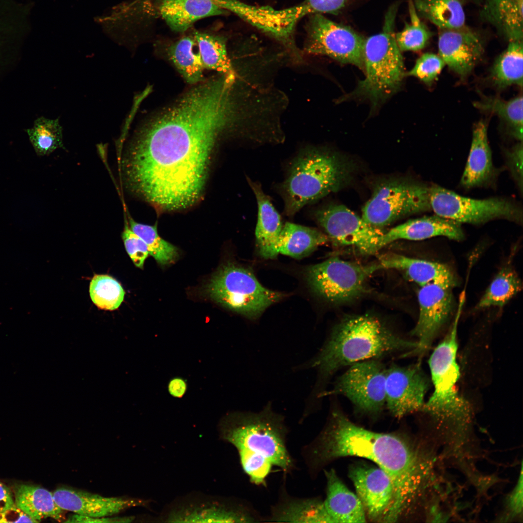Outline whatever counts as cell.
Segmentation results:
<instances>
[{"label":"cell","instance_id":"cell-38","mask_svg":"<svg viewBox=\"0 0 523 523\" xmlns=\"http://www.w3.org/2000/svg\"><path fill=\"white\" fill-rule=\"evenodd\" d=\"M26 132L38 156L49 155L58 149L64 148L62 128L59 118L39 117L35 120L32 127L27 129Z\"/></svg>","mask_w":523,"mask_h":523},{"label":"cell","instance_id":"cell-16","mask_svg":"<svg viewBox=\"0 0 523 523\" xmlns=\"http://www.w3.org/2000/svg\"><path fill=\"white\" fill-rule=\"evenodd\" d=\"M318 223L336 244L351 246L364 254H372L381 249L385 233L342 205L328 206L315 213Z\"/></svg>","mask_w":523,"mask_h":523},{"label":"cell","instance_id":"cell-9","mask_svg":"<svg viewBox=\"0 0 523 523\" xmlns=\"http://www.w3.org/2000/svg\"><path fill=\"white\" fill-rule=\"evenodd\" d=\"M206 291L215 302L252 320L285 295L264 287L251 270L232 263L219 269Z\"/></svg>","mask_w":523,"mask_h":523},{"label":"cell","instance_id":"cell-2","mask_svg":"<svg viewBox=\"0 0 523 523\" xmlns=\"http://www.w3.org/2000/svg\"><path fill=\"white\" fill-rule=\"evenodd\" d=\"M302 455L315 473L338 458L355 456L376 463L389 477L393 499L384 523H395L412 513L422 495L428 474L427 461L419 449L399 435L366 430L334 410L324 429Z\"/></svg>","mask_w":523,"mask_h":523},{"label":"cell","instance_id":"cell-46","mask_svg":"<svg viewBox=\"0 0 523 523\" xmlns=\"http://www.w3.org/2000/svg\"><path fill=\"white\" fill-rule=\"evenodd\" d=\"M134 517H113L108 518L102 517V518H92L88 517L86 516L76 514L70 517L68 520L66 521V522L69 523H92V522H101V523H112V522H131L134 520Z\"/></svg>","mask_w":523,"mask_h":523},{"label":"cell","instance_id":"cell-6","mask_svg":"<svg viewBox=\"0 0 523 523\" xmlns=\"http://www.w3.org/2000/svg\"><path fill=\"white\" fill-rule=\"evenodd\" d=\"M350 170L347 162L333 153L315 148L302 151L281 186L286 215L292 216L305 205L340 189Z\"/></svg>","mask_w":523,"mask_h":523},{"label":"cell","instance_id":"cell-47","mask_svg":"<svg viewBox=\"0 0 523 523\" xmlns=\"http://www.w3.org/2000/svg\"><path fill=\"white\" fill-rule=\"evenodd\" d=\"M187 389V383L184 379L181 377L173 378L168 383V392L170 396L174 398H182L185 394Z\"/></svg>","mask_w":523,"mask_h":523},{"label":"cell","instance_id":"cell-1","mask_svg":"<svg viewBox=\"0 0 523 523\" xmlns=\"http://www.w3.org/2000/svg\"><path fill=\"white\" fill-rule=\"evenodd\" d=\"M223 78L198 83L138 127L122 161L123 184L156 208L184 209L200 198L215 146L235 118Z\"/></svg>","mask_w":523,"mask_h":523},{"label":"cell","instance_id":"cell-14","mask_svg":"<svg viewBox=\"0 0 523 523\" xmlns=\"http://www.w3.org/2000/svg\"><path fill=\"white\" fill-rule=\"evenodd\" d=\"M386 370L375 359L354 363L337 378L332 388L320 395V400L327 396L342 395L362 413H379L385 405Z\"/></svg>","mask_w":523,"mask_h":523},{"label":"cell","instance_id":"cell-31","mask_svg":"<svg viewBox=\"0 0 523 523\" xmlns=\"http://www.w3.org/2000/svg\"><path fill=\"white\" fill-rule=\"evenodd\" d=\"M329 240L317 229L287 222L283 226L278 242V253L301 259Z\"/></svg>","mask_w":523,"mask_h":523},{"label":"cell","instance_id":"cell-18","mask_svg":"<svg viewBox=\"0 0 523 523\" xmlns=\"http://www.w3.org/2000/svg\"><path fill=\"white\" fill-rule=\"evenodd\" d=\"M429 381L417 364L392 365L386 370L385 405L391 414L400 418L422 410Z\"/></svg>","mask_w":523,"mask_h":523},{"label":"cell","instance_id":"cell-30","mask_svg":"<svg viewBox=\"0 0 523 523\" xmlns=\"http://www.w3.org/2000/svg\"><path fill=\"white\" fill-rule=\"evenodd\" d=\"M15 506L36 523L51 518L58 521L63 519L62 509L55 502L53 493L39 486L19 484L13 488Z\"/></svg>","mask_w":523,"mask_h":523},{"label":"cell","instance_id":"cell-41","mask_svg":"<svg viewBox=\"0 0 523 523\" xmlns=\"http://www.w3.org/2000/svg\"><path fill=\"white\" fill-rule=\"evenodd\" d=\"M410 23H406L402 31L395 33V39L401 51H419L424 48L432 34L420 20L411 0L409 3Z\"/></svg>","mask_w":523,"mask_h":523},{"label":"cell","instance_id":"cell-27","mask_svg":"<svg viewBox=\"0 0 523 523\" xmlns=\"http://www.w3.org/2000/svg\"><path fill=\"white\" fill-rule=\"evenodd\" d=\"M157 7L159 15L177 32L186 31L199 19L227 13L213 0H160Z\"/></svg>","mask_w":523,"mask_h":523},{"label":"cell","instance_id":"cell-21","mask_svg":"<svg viewBox=\"0 0 523 523\" xmlns=\"http://www.w3.org/2000/svg\"><path fill=\"white\" fill-rule=\"evenodd\" d=\"M54 499L62 510L92 518L106 517L129 508L147 506L151 501L121 497H106L68 488H60L53 493Z\"/></svg>","mask_w":523,"mask_h":523},{"label":"cell","instance_id":"cell-17","mask_svg":"<svg viewBox=\"0 0 523 523\" xmlns=\"http://www.w3.org/2000/svg\"><path fill=\"white\" fill-rule=\"evenodd\" d=\"M452 287L441 283L421 286L417 294L418 319L411 332L418 339L417 347L408 355L423 354L427 351L448 321L453 308Z\"/></svg>","mask_w":523,"mask_h":523},{"label":"cell","instance_id":"cell-4","mask_svg":"<svg viewBox=\"0 0 523 523\" xmlns=\"http://www.w3.org/2000/svg\"><path fill=\"white\" fill-rule=\"evenodd\" d=\"M217 431L222 440L236 449L243 471L256 485H266L274 466L286 474L294 469L287 447L284 416L273 410L271 401L258 412L227 413L219 420Z\"/></svg>","mask_w":523,"mask_h":523},{"label":"cell","instance_id":"cell-40","mask_svg":"<svg viewBox=\"0 0 523 523\" xmlns=\"http://www.w3.org/2000/svg\"><path fill=\"white\" fill-rule=\"evenodd\" d=\"M92 302L100 309H117L124 300L125 292L120 283L107 275H96L89 288Z\"/></svg>","mask_w":523,"mask_h":523},{"label":"cell","instance_id":"cell-7","mask_svg":"<svg viewBox=\"0 0 523 523\" xmlns=\"http://www.w3.org/2000/svg\"><path fill=\"white\" fill-rule=\"evenodd\" d=\"M220 8L231 12L290 49L295 59L301 57L294 45L293 33L298 22L315 14H338L348 0H305L295 6L275 9L268 6H255L238 0H213Z\"/></svg>","mask_w":523,"mask_h":523},{"label":"cell","instance_id":"cell-34","mask_svg":"<svg viewBox=\"0 0 523 523\" xmlns=\"http://www.w3.org/2000/svg\"><path fill=\"white\" fill-rule=\"evenodd\" d=\"M523 41L509 42L507 48L495 60L490 74L492 83L503 89L523 86Z\"/></svg>","mask_w":523,"mask_h":523},{"label":"cell","instance_id":"cell-3","mask_svg":"<svg viewBox=\"0 0 523 523\" xmlns=\"http://www.w3.org/2000/svg\"><path fill=\"white\" fill-rule=\"evenodd\" d=\"M417 347L416 341L400 337L374 316H354L337 324L318 353L293 369L316 370L315 384L306 402L314 406L319 403L329 380L341 368L394 353L411 352Z\"/></svg>","mask_w":523,"mask_h":523},{"label":"cell","instance_id":"cell-39","mask_svg":"<svg viewBox=\"0 0 523 523\" xmlns=\"http://www.w3.org/2000/svg\"><path fill=\"white\" fill-rule=\"evenodd\" d=\"M128 224L131 230L145 242L149 254L159 264L169 263L177 257V248L159 236L156 225L138 223L130 216Z\"/></svg>","mask_w":523,"mask_h":523},{"label":"cell","instance_id":"cell-22","mask_svg":"<svg viewBox=\"0 0 523 523\" xmlns=\"http://www.w3.org/2000/svg\"><path fill=\"white\" fill-rule=\"evenodd\" d=\"M435 236L458 241L464 234L460 223L435 215L410 219L385 232L380 247L398 240H422Z\"/></svg>","mask_w":523,"mask_h":523},{"label":"cell","instance_id":"cell-20","mask_svg":"<svg viewBox=\"0 0 523 523\" xmlns=\"http://www.w3.org/2000/svg\"><path fill=\"white\" fill-rule=\"evenodd\" d=\"M439 56L461 77L467 76L482 58L484 47L480 37L465 26L442 30L438 37Z\"/></svg>","mask_w":523,"mask_h":523},{"label":"cell","instance_id":"cell-35","mask_svg":"<svg viewBox=\"0 0 523 523\" xmlns=\"http://www.w3.org/2000/svg\"><path fill=\"white\" fill-rule=\"evenodd\" d=\"M204 68L236 77L229 58L226 39L217 34L198 31L193 32Z\"/></svg>","mask_w":523,"mask_h":523},{"label":"cell","instance_id":"cell-32","mask_svg":"<svg viewBox=\"0 0 523 523\" xmlns=\"http://www.w3.org/2000/svg\"><path fill=\"white\" fill-rule=\"evenodd\" d=\"M167 54L185 81L197 84L203 80L204 68L193 35H185L171 43Z\"/></svg>","mask_w":523,"mask_h":523},{"label":"cell","instance_id":"cell-13","mask_svg":"<svg viewBox=\"0 0 523 523\" xmlns=\"http://www.w3.org/2000/svg\"><path fill=\"white\" fill-rule=\"evenodd\" d=\"M158 519L167 523H253L260 521L255 511L240 501L191 492L164 508Z\"/></svg>","mask_w":523,"mask_h":523},{"label":"cell","instance_id":"cell-23","mask_svg":"<svg viewBox=\"0 0 523 523\" xmlns=\"http://www.w3.org/2000/svg\"><path fill=\"white\" fill-rule=\"evenodd\" d=\"M381 268L392 269L401 272L410 280L420 286L431 283H441L453 287L457 282L455 277L446 265L422 259H415L393 253L379 256Z\"/></svg>","mask_w":523,"mask_h":523},{"label":"cell","instance_id":"cell-26","mask_svg":"<svg viewBox=\"0 0 523 523\" xmlns=\"http://www.w3.org/2000/svg\"><path fill=\"white\" fill-rule=\"evenodd\" d=\"M324 472L327 485L323 504L333 523L366 522L364 508L357 495L346 487L334 469Z\"/></svg>","mask_w":523,"mask_h":523},{"label":"cell","instance_id":"cell-12","mask_svg":"<svg viewBox=\"0 0 523 523\" xmlns=\"http://www.w3.org/2000/svg\"><path fill=\"white\" fill-rule=\"evenodd\" d=\"M381 269L378 262L362 265L332 257L308 267L306 277L317 295L329 302L341 303L364 293L368 277Z\"/></svg>","mask_w":523,"mask_h":523},{"label":"cell","instance_id":"cell-11","mask_svg":"<svg viewBox=\"0 0 523 523\" xmlns=\"http://www.w3.org/2000/svg\"><path fill=\"white\" fill-rule=\"evenodd\" d=\"M430 194L431 210L435 215L460 224L478 225L497 219L523 221L521 207L508 199H472L437 185L430 186Z\"/></svg>","mask_w":523,"mask_h":523},{"label":"cell","instance_id":"cell-43","mask_svg":"<svg viewBox=\"0 0 523 523\" xmlns=\"http://www.w3.org/2000/svg\"><path fill=\"white\" fill-rule=\"evenodd\" d=\"M122 233V239L125 249L134 264L143 268L144 262L149 254L145 242L130 229L128 222H125Z\"/></svg>","mask_w":523,"mask_h":523},{"label":"cell","instance_id":"cell-28","mask_svg":"<svg viewBox=\"0 0 523 523\" xmlns=\"http://www.w3.org/2000/svg\"><path fill=\"white\" fill-rule=\"evenodd\" d=\"M523 0H485L482 18L508 42L523 41Z\"/></svg>","mask_w":523,"mask_h":523},{"label":"cell","instance_id":"cell-10","mask_svg":"<svg viewBox=\"0 0 523 523\" xmlns=\"http://www.w3.org/2000/svg\"><path fill=\"white\" fill-rule=\"evenodd\" d=\"M430 186L414 182L392 181L379 185L364 206L362 217L380 228L402 217L431 210Z\"/></svg>","mask_w":523,"mask_h":523},{"label":"cell","instance_id":"cell-29","mask_svg":"<svg viewBox=\"0 0 523 523\" xmlns=\"http://www.w3.org/2000/svg\"><path fill=\"white\" fill-rule=\"evenodd\" d=\"M272 508L270 522L279 523H333L323 501L317 498H296L282 492Z\"/></svg>","mask_w":523,"mask_h":523},{"label":"cell","instance_id":"cell-25","mask_svg":"<svg viewBox=\"0 0 523 523\" xmlns=\"http://www.w3.org/2000/svg\"><path fill=\"white\" fill-rule=\"evenodd\" d=\"M247 179L258 203L255 236L258 252L263 259H275L279 254L277 246L283 227L280 216L260 184Z\"/></svg>","mask_w":523,"mask_h":523},{"label":"cell","instance_id":"cell-48","mask_svg":"<svg viewBox=\"0 0 523 523\" xmlns=\"http://www.w3.org/2000/svg\"><path fill=\"white\" fill-rule=\"evenodd\" d=\"M15 506L13 492L7 486L0 481V512Z\"/></svg>","mask_w":523,"mask_h":523},{"label":"cell","instance_id":"cell-42","mask_svg":"<svg viewBox=\"0 0 523 523\" xmlns=\"http://www.w3.org/2000/svg\"><path fill=\"white\" fill-rule=\"evenodd\" d=\"M445 65V62L439 55L426 53L416 60L414 67L405 76L414 77L426 84H431Z\"/></svg>","mask_w":523,"mask_h":523},{"label":"cell","instance_id":"cell-5","mask_svg":"<svg viewBox=\"0 0 523 523\" xmlns=\"http://www.w3.org/2000/svg\"><path fill=\"white\" fill-rule=\"evenodd\" d=\"M397 4L388 9L382 31L365 39L363 46L365 77L354 90L341 97L368 100L372 109L400 89L405 76L403 57L395 39Z\"/></svg>","mask_w":523,"mask_h":523},{"label":"cell","instance_id":"cell-19","mask_svg":"<svg viewBox=\"0 0 523 523\" xmlns=\"http://www.w3.org/2000/svg\"><path fill=\"white\" fill-rule=\"evenodd\" d=\"M349 476L366 516L372 521L384 522L394 493L392 483L387 475L378 466L357 464L350 468Z\"/></svg>","mask_w":523,"mask_h":523},{"label":"cell","instance_id":"cell-45","mask_svg":"<svg viewBox=\"0 0 523 523\" xmlns=\"http://www.w3.org/2000/svg\"><path fill=\"white\" fill-rule=\"evenodd\" d=\"M36 523L16 506L0 512V523Z\"/></svg>","mask_w":523,"mask_h":523},{"label":"cell","instance_id":"cell-15","mask_svg":"<svg viewBox=\"0 0 523 523\" xmlns=\"http://www.w3.org/2000/svg\"><path fill=\"white\" fill-rule=\"evenodd\" d=\"M305 50L323 55L343 64L354 65L364 71L365 39L349 27L335 22L321 14L308 17L306 26Z\"/></svg>","mask_w":523,"mask_h":523},{"label":"cell","instance_id":"cell-24","mask_svg":"<svg viewBox=\"0 0 523 523\" xmlns=\"http://www.w3.org/2000/svg\"><path fill=\"white\" fill-rule=\"evenodd\" d=\"M495 172L487 124L480 121L473 128L470 152L461 185L465 188L484 186L492 180Z\"/></svg>","mask_w":523,"mask_h":523},{"label":"cell","instance_id":"cell-36","mask_svg":"<svg viewBox=\"0 0 523 523\" xmlns=\"http://www.w3.org/2000/svg\"><path fill=\"white\" fill-rule=\"evenodd\" d=\"M523 102L522 95L508 101L486 96L473 105L478 109L497 115L506 124L508 134L522 142Z\"/></svg>","mask_w":523,"mask_h":523},{"label":"cell","instance_id":"cell-8","mask_svg":"<svg viewBox=\"0 0 523 523\" xmlns=\"http://www.w3.org/2000/svg\"><path fill=\"white\" fill-rule=\"evenodd\" d=\"M462 307L459 306L454 323L429 360L434 391L422 410L446 420H466L470 415L468 402L457 389L460 373L457 362V327Z\"/></svg>","mask_w":523,"mask_h":523},{"label":"cell","instance_id":"cell-44","mask_svg":"<svg viewBox=\"0 0 523 523\" xmlns=\"http://www.w3.org/2000/svg\"><path fill=\"white\" fill-rule=\"evenodd\" d=\"M523 152L521 141L504 152L507 167L521 193L523 191Z\"/></svg>","mask_w":523,"mask_h":523},{"label":"cell","instance_id":"cell-33","mask_svg":"<svg viewBox=\"0 0 523 523\" xmlns=\"http://www.w3.org/2000/svg\"><path fill=\"white\" fill-rule=\"evenodd\" d=\"M418 13L441 30L465 26V15L461 0H415Z\"/></svg>","mask_w":523,"mask_h":523},{"label":"cell","instance_id":"cell-37","mask_svg":"<svg viewBox=\"0 0 523 523\" xmlns=\"http://www.w3.org/2000/svg\"><path fill=\"white\" fill-rule=\"evenodd\" d=\"M522 288L518 275L510 268H504L493 278L477 305V309L502 307Z\"/></svg>","mask_w":523,"mask_h":523}]
</instances>
